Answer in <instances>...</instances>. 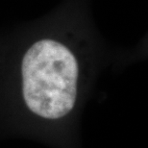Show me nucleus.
Masks as SVG:
<instances>
[{"label":"nucleus","instance_id":"nucleus-1","mask_svg":"<svg viewBox=\"0 0 148 148\" xmlns=\"http://www.w3.org/2000/svg\"><path fill=\"white\" fill-rule=\"evenodd\" d=\"M90 0H63L0 33V97L38 123L66 122L82 105L107 56Z\"/></svg>","mask_w":148,"mask_h":148}]
</instances>
